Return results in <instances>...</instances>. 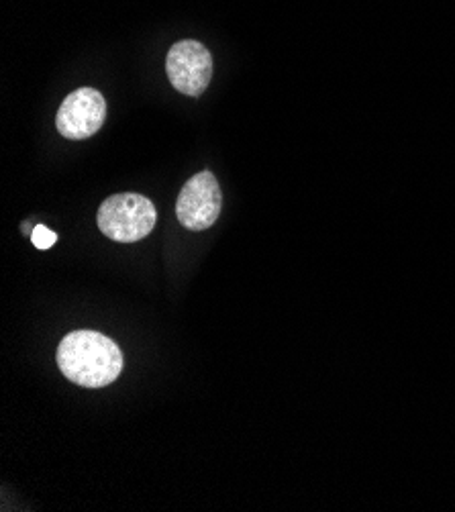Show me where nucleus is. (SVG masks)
Instances as JSON below:
<instances>
[{"mask_svg":"<svg viewBox=\"0 0 455 512\" xmlns=\"http://www.w3.org/2000/svg\"><path fill=\"white\" fill-rule=\"evenodd\" d=\"M98 229L119 243H135L156 227L154 202L141 194H115L98 209Z\"/></svg>","mask_w":455,"mask_h":512,"instance_id":"f03ea898","label":"nucleus"},{"mask_svg":"<svg viewBox=\"0 0 455 512\" xmlns=\"http://www.w3.org/2000/svg\"><path fill=\"white\" fill-rule=\"evenodd\" d=\"M223 194L213 172L205 170L192 176L176 200V217L190 231L213 227L221 215Z\"/></svg>","mask_w":455,"mask_h":512,"instance_id":"7ed1b4c3","label":"nucleus"},{"mask_svg":"<svg viewBox=\"0 0 455 512\" xmlns=\"http://www.w3.org/2000/svg\"><path fill=\"white\" fill-rule=\"evenodd\" d=\"M58 366L78 386L103 388L113 384L123 372V353L103 333L74 331L58 347Z\"/></svg>","mask_w":455,"mask_h":512,"instance_id":"f257e3e1","label":"nucleus"},{"mask_svg":"<svg viewBox=\"0 0 455 512\" xmlns=\"http://www.w3.org/2000/svg\"><path fill=\"white\" fill-rule=\"evenodd\" d=\"M107 119V100L94 88H78L58 111L56 127L66 139H88L103 127Z\"/></svg>","mask_w":455,"mask_h":512,"instance_id":"39448f33","label":"nucleus"},{"mask_svg":"<svg viewBox=\"0 0 455 512\" xmlns=\"http://www.w3.org/2000/svg\"><path fill=\"white\" fill-rule=\"evenodd\" d=\"M31 241L37 249H49L54 247V243L58 241V235L54 231H49L47 227L43 225H37L33 231H31Z\"/></svg>","mask_w":455,"mask_h":512,"instance_id":"423d86ee","label":"nucleus"},{"mask_svg":"<svg viewBox=\"0 0 455 512\" xmlns=\"http://www.w3.org/2000/svg\"><path fill=\"white\" fill-rule=\"evenodd\" d=\"M166 72H168L170 84L178 92L186 96H200L207 90L213 78L211 51L194 39L178 41L168 51Z\"/></svg>","mask_w":455,"mask_h":512,"instance_id":"20e7f679","label":"nucleus"}]
</instances>
